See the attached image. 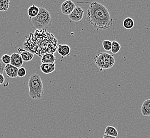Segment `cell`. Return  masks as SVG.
<instances>
[{
    "mask_svg": "<svg viewBox=\"0 0 150 138\" xmlns=\"http://www.w3.org/2000/svg\"><path fill=\"white\" fill-rule=\"evenodd\" d=\"M86 20L97 31L108 29L112 26L113 18L108 9L97 2L90 4L87 10Z\"/></svg>",
    "mask_w": 150,
    "mask_h": 138,
    "instance_id": "obj_2",
    "label": "cell"
},
{
    "mask_svg": "<svg viewBox=\"0 0 150 138\" xmlns=\"http://www.w3.org/2000/svg\"><path fill=\"white\" fill-rule=\"evenodd\" d=\"M40 12V8L35 5H32L27 10V13L29 18H35L38 15Z\"/></svg>",
    "mask_w": 150,
    "mask_h": 138,
    "instance_id": "obj_14",
    "label": "cell"
},
{
    "mask_svg": "<svg viewBox=\"0 0 150 138\" xmlns=\"http://www.w3.org/2000/svg\"><path fill=\"white\" fill-rule=\"evenodd\" d=\"M20 55L23 62H29L33 59L34 55L28 51L23 50L21 52Z\"/></svg>",
    "mask_w": 150,
    "mask_h": 138,
    "instance_id": "obj_15",
    "label": "cell"
},
{
    "mask_svg": "<svg viewBox=\"0 0 150 138\" xmlns=\"http://www.w3.org/2000/svg\"><path fill=\"white\" fill-rule=\"evenodd\" d=\"M56 68V64L54 63H42L40 65L41 71L44 74L49 75L54 72Z\"/></svg>",
    "mask_w": 150,
    "mask_h": 138,
    "instance_id": "obj_11",
    "label": "cell"
},
{
    "mask_svg": "<svg viewBox=\"0 0 150 138\" xmlns=\"http://www.w3.org/2000/svg\"><path fill=\"white\" fill-rule=\"evenodd\" d=\"M27 72L26 70L23 67H21L18 68V77L20 78H23L26 75Z\"/></svg>",
    "mask_w": 150,
    "mask_h": 138,
    "instance_id": "obj_22",
    "label": "cell"
},
{
    "mask_svg": "<svg viewBox=\"0 0 150 138\" xmlns=\"http://www.w3.org/2000/svg\"><path fill=\"white\" fill-rule=\"evenodd\" d=\"M115 63V59L113 56L108 53H101L94 58V63L100 71L111 69Z\"/></svg>",
    "mask_w": 150,
    "mask_h": 138,
    "instance_id": "obj_5",
    "label": "cell"
},
{
    "mask_svg": "<svg viewBox=\"0 0 150 138\" xmlns=\"http://www.w3.org/2000/svg\"><path fill=\"white\" fill-rule=\"evenodd\" d=\"M5 81V78L4 77L3 74L0 73V84H4Z\"/></svg>",
    "mask_w": 150,
    "mask_h": 138,
    "instance_id": "obj_24",
    "label": "cell"
},
{
    "mask_svg": "<svg viewBox=\"0 0 150 138\" xmlns=\"http://www.w3.org/2000/svg\"><path fill=\"white\" fill-rule=\"evenodd\" d=\"M58 53L60 55L62 58L69 57L70 55L71 49L69 46L64 44H61L58 45L57 49Z\"/></svg>",
    "mask_w": 150,
    "mask_h": 138,
    "instance_id": "obj_8",
    "label": "cell"
},
{
    "mask_svg": "<svg viewBox=\"0 0 150 138\" xmlns=\"http://www.w3.org/2000/svg\"><path fill=\"white\" fill-rule=\"evenodd\" d=\"M6 65V64L3 63L1 58H0V73L1 74H3V73L4 72Z\"/></svg>",
    "mask_w": 150,
    "mask_h": 138,
    "instance_id": "obj_23",
    "label": "cell"
},
{
    "mask_svg": "<svg viewBox=\"0 0 150 138\" xmlns=\"http://www.w3.org/2000/svg\"><path fill=\"white\" fill-rule=\"evenodd\" d=\"M56 57L54 54L46 53L40 57V61L42 63H54Z\"/></svg>",
    "mask_w": 150,
    "mask_h": 138,
    "instance_id": "obj_12",
    "label": "cell"
},
{
    "mask_svg": "<svg viewBox=\"0 0 150 138\" xmlns=\"http://www.w3.org/2000/svg\"><path fill=\"white\" fill-rule=\"evenodd\" d=\"M84 11L80 6H76L75 9L68 17L70 20L74 22H80L84 17Z\"/></svg>",
    "mask_w": 150,
    "mask_h": 138,
    "instance_id": "obj_6",
    "label": "cell"
},
{
    "mask_svg": "<svg viewBox=\"0 0 150 138\" xmlns=\"http://www.w3.org/2000/svg\"><path fill=\"white\" fill-rule=\"evenodd\" d=\"M103 138H116V137H114L112 136H110V135H106V134H104Z\"/></svg>",
    "mask_w": 150,
    "mask_h": 138,
    "instance_id": "obj_25",
    "label": "cell"
},
{
    "mask_svg": "<svg viewBox=\"0 0 150 138\" xmlns=\"http://www.w3.org/2000/svg\"><path fill=\"white\" fill-rule=\"evenodd\" d=\"M141 111L143 116H150V99H146L143 103Z\"/></svg>",
    "mask_w": 150,
    "mask_h": 138,
    "instance_id": "obj_13",
    "label": "cell"
},
{
    "mask_svg": "<svg viewBox=\"0 0 150 138\" xmlns=\"http://www.w3.org/2000/svg\"><path fill=\"white\" fill-rule=\"evenodd\" d=\"M134 21L130 18H126L123 21V26L125 29H132L134 26Z\"/></svg>",
    "mask_w": 150,
    "mask_h": 138,
    "instance_id": "obj_17",
    "label": "cell"
},
{
    "mask_svg": "<svg viewBox=\"0 0 150 138\" xmlns=\"http://www.w3.org/2000/svg\"><path fill=\"white\" fill-rule=\"evenodd\" d=\"M52 18L47 9L40 7L38 15L35 18H29V24L35 30L46 29L52 25Z\"/></svg>",
    "mask_w": 150,
    "mask_h": 138,
    "instance_id": "obj_3",
    "label": "cell"
},
{
    "mask_svg": "<svg viewBox=\"0 0 150 138\" xmlns=\"http://www.w3.org/2000/svg\"><path fill=\"white\" fill-rule=\"evenodd\" d=\"M10 6V0H0V11H6Z\"/></svg>",
    "mask_w": 150,
    "mask_h": 138,
    "instance_id": "obj_18",
    "label": "cell"
},
{
    "mask_svg": "<svg viewBox=\"0 0 150 138\" xmlns=\"http://www.w3.org/2000/svg\"><path fill=\"white\" fill-rule=\"evenodd\" d=\"M1 60L6 65L10 64L11 62V55H9L8 54H4L1 57Z\"/></svg>",
    "mask_w": 150,
    "mask_h": 138,
    "instance_id": "obj_21",
    "label": "cell"
},
{
    "mask_svg": "<svg viewBox=\"0 0 150 138\" xmlns=\"http://www.w3.org/2000/svg\"><path fill=\"white\" fill-rule=\"evenodd\" d=\"M28 86L30 97L34 99H40L44 93L43 84L38 74L34 73L29 77Z\"/></svg>",
    "mask_w": 150,
    "mask_h": 138,
    "instance_id": "obj_4",
    "label": "cell"
},
{
    "mask_svg": "<svg viewBox=\"0 0 150 138\" xmlns=\"http://www.w3.org/2000/svg\"><path fill=\"white\" fill-rule=\"evenodd\" d=\"M102 45L105 51H110L112 48V42L109 40H104L102 42Z\"/></svg>",
    "mask_w": 150,
    "mask_h": 138,
    "instance_id": "obj_20",
    "label": "cell"
},
{
    "mask_svg": "<svg viewBox=\"0 0 150 138\" xmlns=\"http://www.w3.org/2000/svg\"><path fill=\"white\" fill-rule=\"evenodd\" d=\"M4 71L8 77L10 78H16L18 77V68L9 64L6 65Z\"/></svg>",
    "mask_w": 150,
    "mask_h": 138,
    "instance_id": "obj_9",
    "label": "cell"
},
{
    "mask_svg": "<svg viewBox=\"0 0 150 138\" xmlns=\"http://www.w3.org/2000/svg\"><path fill=\"white\" fill-rule=\"evenodd\" d=\"M104 134L112 136L117 138L118 136V132L117 130L116 129L115 127L109 125V126H107L105 129Z\"/></svg>",
    "mask_w": 150,
    "mask_h": 138,
    "instance_id": "obj_16",
    "label": "cell"
},
{
    "mask_svg": "<svg viewBox=\"0 0 150 138\" xmlns=\"http://www.w3.org/2000/svg\"><path fill=\"white\" fill-rule=\"evenodd\" d=\"M75 3L72 0H66L61 6V11L64 15H69L76 8Z\"/></svg>",
    "mask_w": 150,
    "mask_h": 138,
    "instance_id": "obj_7",
    "label": "cell"
},
{
    "mask_svg": "<svg viewBox=\"0 0 150 138\" xmlns=\"http://www.w3.org/2000/svg\"><path fill=\"white\" fill-rule=\"evenodd\" d=\"M23 61L21 57V55L17 53H12L11 55V62L10 64L18 68H21L23 65Z\"/></svg>",
    "mask_w": 150,
    "mask_h": 138,
    "instance_id": "obj_10",
    "label": "cell"
},
{
    "mask_svg": "<svg viewBox=\"0 0 150 138\" xmlns=\"http://www.w3.org/2000/svg\"><path fill=\"white\" fill-rule=\"evenodd\" d=\"M120 49H121V46L118 42L115 40H113L112 42V48H111V51L113 54H117L120 51Z\"/></svg>",
    "mask_w": 150,
    "mask_h": 138,
    "instance_id": "obj_19",
    "label": "cell"
},
{
    "mask_svg": "<svg viewBox=\"0 0 150 138\" xmlns=\"http://www.w3.org/2000/svg\"><path fill=\"white\" fill-rule=\"evenodd\" d=\"M23 46L26 51L41 57L46 53H55L58 49V40L46 29L35 30L26 37Z\"/></svg>",
    "mask_w": 150,
    "mask_h": 138,
    "instance_id": "obj_1",
    "label": "cell"
}]
</instances>
